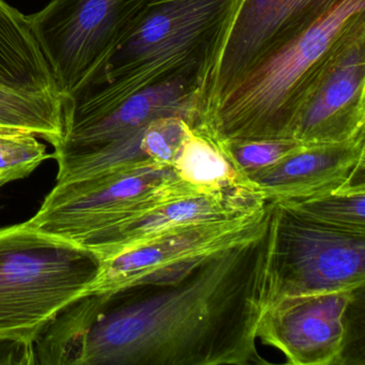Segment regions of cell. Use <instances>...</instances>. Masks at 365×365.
<instances>
[{"label": "cell", "mask_w": 365, "mask_h": 365, "mask_svg": "<svg viewBox=\"0 0 365 365\" xmlns=\"http://www.w3.org/2000/svg\"><path fill=\"white\" fill-rule=\"evenodd\" d=\"M179 177L198 192L255 191L238 173L215 140L192 130L173 163Z\"/></svg>", "instance_id": "15"}, {"label": "cell", "mask_w": 365, "mask_h": 365, "mask_svg": "<svg viewBox=\"0 0 365 365\" xmlns=\"http://www.w3.org/2000/svg\"><path fill=\"white\" fill-rule=\"evenodd\" d=\"M215 142L221 147L230 163L243 177L250 173L275 165L304 146L303 143L296 138Z\"/></svg>", "instance_id": "19"}, {"label": "cell", "mask_w": 365, "mask_h": 365, "mask_svg": "<svg viewBox=\"0 0 365 365\" xmlns=\"http://www.w3.org/2000/svg\"><path fill=\"white\" fill-rule=\"evenodd\" d=\"M365 283V234L309 221L271 202L267 307L289 297L358 292Z\"/></svg>", "instance_id": "7"}, {"label": "cell", "mask_w": 365, "mask_h": 365, "mask_svg": "<svg viewBox=\"0 0 365 365\" xmlns=\"http://www.w3.org/2000/svg\"><path fill=\"white\" fill-rule=\"evenodd\" d=\"M0 86L61 97L27 16L6 0H0Z\"/></svg>", "instance_id": "14"}, {"label": "cell", "mask_w": 365, "mask_h": 365, "mask_svg": "<svg viewBox=\"0 0 365 365\" xmlns=\"http://www.w3.org/2000/svg\"><path fill=\"white\" fill-rule=\"evenodd\" d=\"M268 247L269 222L251 238L210 254L174 281L81 297L40 339L39 362L255 363L258 324L267 309Z\"/></svg>", "instance_id": "1"}, {"label": "cell", "mask_w": 365, "mask_h": 365, "mask_svg": "<svg viewBox=\"0 0 365 365\" xmlns=\"http://www.w3.org/2000/svg\"><path fill=\"white\" fill-rule=\"evenodd\" d=\"M155 0H50L27 16L63 102L82 91Z\"/></svg>", "instance_id": "8"}, {"label": "cell", "mask_w": 365, "mask_h": 365, "mask_svg": "<svg viewBox=\"0 0 365 365\" xmlns=\"http://www.w3.org/2000/svg\"><path fill=\"white\" fill-rule=\"evenodd\" d=\"M344 0H240L197 97V125L250 72L322 22Z\"/></svg>", "instance_id": "9"}, {"label": "cell", "mask_w": 365, "mask_h": 365, "mask_svg": "<svg viewBox=\"0 0 365 365\" xmlns=\"http://www.w3.org/2000/svg\"><path fill=\"white\" fill-rule=\"evenodd\" d=\"M200 89V78L183 76L138 91L104 116L66 129L53 155L58 164L57 182L120 168L159 166L143 144L145 129L166 116L182 117L195 129Z\"/></svg>", "instance_id": "6"}, {"label": "cell", "mask_w": 365, "mask_h": 365, "mask_svg": "<svg viewBox=\"0 0 365 365\" xmlns=\"http://www.w3.org/2000/svg\"><path fill=\"white\" fill-rule=\"evenodd\" d=\"M51 157L35 134L0 127V187L26 178Z\"/></svg>", "instance_id": "18"}, {"label": "cell", "mask_w": 365, "mask_h": 365, "mask_svg": "<svg viewBox=\"0 0 365 365\" xmlns=\"http://www.w3.org/2000/svg\"><path fill=\"white\" fill-rule=\"evenodd\" d=\"M239 1L155 0L93 80L63 102L65 130L155 85L195 76L202 87Z\"/></svg>", "instance_id": "2"}, {"label": "cell", "mask_w": 365, "mask_h": 365, "mask_svg": "<svg viewBox=\"0 0 365 365\" xmlns=\"http://www.w3.org/2000/svg\"><path fill=\"white\" fill-rule=\"evenodd\" d=\"M363 27L365 0H344L324 20L250 72L194 131L217 142L294 138L314 89Z\"/></svg>", "instance_id": "3"}, {"label": "cell", "mask_w": 365, "mask_h": 365, "mask_svg": "<svg viewBox=\"0 0 365 365\" xmlns=\"http://www.w3.org/2000/svg\"><path fill=\"white\" fill-rule=\"evenodd\" d=\"M297 215L336 230L365 234V185L354 183L328 193L279 202Z\"/></svg>", "instance_id": "17"}, {"label": "cell", "mask_w": 365, "mask_h": 365, "mask_svg": "<svg viewBox=\"0 0 365 365\" xmlns=\"http://www.w3.org/2000/svg\"><path fill=\"white\" fill-rule=\"evenodd\" d=\"M365 135L330 144L305 145L275 165L245 176L269 202L302 200L364 182Z\"/></svg>", "instance_id": "13"}, {"label": "cell", "mask_w": 365, "mask_h": 365, "mask_svg": "<svg viewBox=\"0 0 365 365\" xmlns=\"http://www.w3.org/2000/svg\"><path fill=\"white\" fill-rule=\"evenodd\" d=\"M271 202L238 217L175 228L103 260L86 294L140 284L174 281L200 260L257 234L268 224Z\"/></svg>", "instance_id": "10"}, {"label": "cell", "mask_w": 365, "mask_h": 365, "mask_svg": "<svg viewBox=\"0 0 365 365\" xmlns=\"http://www.w3.org/2000/svg\"><path fill=\"white\" fill-rule=\"evenodd\" d=\"M354 297L356 292L341 290L281 299L264 309L257 336L282 351L289 364H336Z\"/></svg>", "instance_id": "11"}, {"label": "cell", "mask_w": 365, "mask_h": 365, "mask_svg": "<svg viewBox=\"0 0 365 365\" xmlns=\"http://www.w3.org/2000/svg\"><path fill=\"white\" fill-rule=\"evenodd\" d=\"M197 194L205 193L183 181L172 166L120 168L57 182L27 223L85 247L140 213Z\"/></svg>", "instance_id": "5"}, {"label": "cell", "mask_w": 365, "mask_h": 365, "mask_svg": "<svg viewBox=\"0 0 365 365\" xmlns=\"http://www.w3.org/2000/svg\"><path fill=\"white\" fill-rule=\"evenodd\" d=\"M365 135V27L341 48L307 100L294 138L330 144Z\"/></svg>", "instance_id": "12"}, {"label": "cell", "mask_w": 365, "mask_h": 365, "mask_svg": "<svg viewBox=\"0 0 365 365\" xmlns=\"http://www.w3.org/2000/svg\"><path fill=\"white\" fill-rule=\"evenodd\" d=\"M101 264L91 250L27 222L0 228V364H35L38 341L87 294Z\"/></svg>", "instance_id": "4"}, {"label": "cell", "mask_w": 365, "mask_h": 365, "mask_svg": "<svg viewBox=\"0 0 365 365\" xmlns=\"http://www.w3.org/2000/svg\"><path fill=\"white\" fill-rule=\"evenodd\" d=\"M0 127L31 132L55 147L65 130L63 100L0 86Z\"/></svg>", "instance_id": "16"}]
</instances>
